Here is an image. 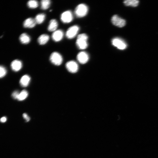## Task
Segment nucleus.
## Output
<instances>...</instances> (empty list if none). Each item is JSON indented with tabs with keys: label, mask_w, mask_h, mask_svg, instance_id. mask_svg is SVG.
<instances>
[{
	"label": "nucleus",
	"mask_w": 158,
	"mask_h": 158,
	"mask_svg": "<svg viewBox=\"0 0 158 158\" xmlns=\"http://www.w3.org/2000/svg\"><path fill=\"white\" fill-rule=\"evenodd\" d=\"M87 39L88 36L85 33L78 35L76 42L77 47L81 49H86L88 46Z\"/></svg>",
	"instance_id": "1"
},
{
	"label": "nucleus",
	"mask_w": 158,
	"mask_h": 158,
	"mask_svg": "<svg viewBox=\"0 0 158 158\" xmlns=\"http://www.w3.org/2000/svg\"><path fill=\"white\" fill-rule=\"evenodd\" d=\"M28 93L26 90H23L20 92L17 99L20 101H23L28 97Z\"/></svg>",
	"instance_id": "19"
},
{
	"label": "nucleus",
	"mask_w": 158,
	"mask_h": 158,
	"mask_svg": "<svg viewBox=\"0 0 158 158\" xmlns=\"http://www.w3.org/2000/svg\"><path fill=\"white\" fill-rule=\"evenodd\" d=\"M79 29V27L77 25H73L70 27L66 32V37L69 39L73 38L77 35Z\"/></svg>",
	"instance_id": "5"
},
{
	"label": "nucleus",
	"mask_w": 158,
	"mask_h": 158,
	"mask_svg": "<svg viewBox=\"0 0 158 158\" xmlns=\"http://www.w3.org/2000/svg\"><path fill=\"white\" fill-rule=\"evenodd\" d=\"M64 33L61 30H56L52 33L51 37L52 40L56 42L60 41L63 38Z\"/></svg>",
	"instance_id": "10"
},
{
	"label": "nucleus",
	"mask_w": 158,
	"mask_h": 158,
	"mask_svg": "<svg viewBox=\"0 0 158 158\" xmlns=\"http://www.w3.org/2000/svg\"><path fill=\"white\" fill-rule=\"evenodd\" d=\"M58 25L57 21L55 19H52L49 21L48 30L50 32H54L56 30Z\"/></svg>",
	"instance_id": "14"
},
{
	"label": "nucleus",
	"mask_w": 158,
	"mask_h": 158,
	"mask_svg": "<svg viewBox=\"0 0 158 158\" xmlns=\"http://www.w3.org/2000/svg\"><path fill=\"white\" fill-rule=\"evenodd\" d=\"M111 43L114 46L119 49L124 50L127 47V45L125 42L118 37H116L112 39Z\"/></svg>",
	"instance_id": "4"
},
{
	"label": "nucleus",
	"mask_w": 158,
	"mask_h": 158,
	"mask_svg": "<svg viewBox=\"0 0 158 158\" xmlns=\"http://www.w3.org/2000/svg\"><path fill=\"white\" fill-rule=\"evenodd\" d=\"M6 120L7 118L6 117H3L0 119V121L2 123H4Z\"/></svg>",
	"instance_id": "25"
},
{
	"label": "nucleus",
	"mask_w": 158,
	"mask_h": 158,
	"mask_svg": "<svg viewBox=\"0 0 158 158\" xmlns=\"http://www.w3.org/2000/svg\"><path fill=\"white\" fill-rule=\"evenodd\" d=\"M60 19L61 21L65 23L71 22L73 19V14L70 11H64L61 15Z\"/></svg>",
	"instance_id": "6"
},
{
	"label": "nucleus",
	"mask_w": 158,
	"mask_h": 158,
	"mask_svg": "<svg viewBox=\"0 0 158 158\" xmlns=\"http://www.w3.org/2000/svg\"><path fill=\"white\" fill-rule=\"evenodd\" d=\"M20 92L18 90L14 91L12 94V97L14 99H17Z\"/></svg>",
	"instance_id": "23"
},
{
	"label": "nucleus",
	"mask_w": 158,
	"mask_h": 158,
	"mask_svg": "<svg viewBox=\"0 0 158 158\" xmlns=\"http://www.w3.org/2000/svg\"><path fill=\"white\" fill-rule=\"evenodd\" d=\"M51 2L50 0H42L41 1V8L43 10H46L49 7Z\"/></svg>",
	"instance_id": "20"
},
{
	"label": "nucleus",
	"mask_w": 158,
	"mask_h": 158,
	"mask_svg": "<svg viewBox=\"0 0 158 158\" xmlns=\"http://www.w3.org/2000/svg\"><path fill=\"white\" fill-rule=\"evenodd\" d=\"M88 11V8L85 4H82L78 5L75 10V16L78 18H81L85 16Z\"/></svg>",
	"instance_id": "2"
},
{
	"label": "nucleus",
	"mask_w": 158,
	"mask_h": 158,
	"mask_svg": "<svg viewBox=\"0 0 158 158\" xmlns=\"http://www.w3.org/2000/svg\"><path fill=\"white\" fill-rule=\"evenodd\" d=\"M66 67L69 72L73 73L77 72L78 69V64L74 61L67 62L66 64Z\"/></svg>",
	"instance_id": "8"
},
{
	"label": "nucleus",
	"mask_w": 158,
	"mask_h": 158,
	"mask_svg": "<svg viewBox=\"0 0 158 158\" xmlns=\"http://www.w3.org/2000/svg\"><path fill=\"white\" fill-rule=\"evenodd\" d=\"M49 59L51 63L56 66L61 65L63 61L61 55L56 51L54 52L51 54Z\"/></svg>",
	"instance_id": "3"
},
{
	"label": "nucleus",
	"mask_w": 158,
	"mask_h": 158,
	"mask_svg": "<svg viewBox=\"0 0 158 158\" xmlns=\"http://www.w3.org/2000/svg\"><path fill=\"white\" fill-rule=\"evenodd\" d=\"M36 24L35 19L29 18L24 20L23 23V26L25 28H32L35 26Z\"/></svg>",
	"instance_id": "12"
},
{
	"label": "nucleus",
	"mask_w": 158,
	"mask_h": 158,
	"mask_svg": "<svg viewBox=\"0 0 158 158\" xmlns=\"http://www.w3.org/2000/svg\"><path fill=\"white\" fill-rule=\"evenodd\" d=\"M45 15L43 13H39L35 16V20L36 23L41 24L44 21L45 18Z\"/></svg>",
	"instance_id": "17"
},
{
	"label": "nucleus",
	"mask_w": 158,
	"mask_h": 158,
	"mask_svg": "<svg viewBox=\"0 0 158 158\" xmlns=\"http://www.w3.org/2000/svg\"><path fill=\"white\" fill-rule=\"evenodd\" d=\"M139 1L137 0H126L123 1L124 4L126 6L136 7L138 4Z\"/></svg>",
	"instance_id": "18"
},
{
	"label": "nucleus",
	"mask_w": 158,
	"mask_h": 158,
	"mask_svg": "<svg viewBox=\"0 0 158 158\" xmlns=\"http://www.w3.org/2000/svg\"><path fill=\"white\" fill-rule=\"evenodd\" d=\"M27 5L28 7L30 8H35L38 6V3L36 0H31L28 2Z\"/></svg>",
	"instance_id": "21"
},
{
	"label": "nucleus",
	"mask_w": 158,
	"mask_h": 158,
	"mask_svg": "<svg viewBox=\"0 0 158 158\" xmlns=\"http://www.w3.org/2000/svg\"><path fill=\"white\" fill-rule=\"evenodd\" d=\"M30 78L29 75H23L20 80V85L24 87L28 86L30 83Z\"/></svg>",
	"instance_id": "13"
},
{
	"label": "nucleus",
	"mask_w": 158,
	"mask_h": 158,
	"mask_svg": "<svg viewBox=\"0 0 158 158\" xmlns=\"http://www.w3.org/2000/svg\"><path fill=\"white\" fill-rule=\"evenodd\" d=\"M11 66L13 71L15 72H17L20 70L22 68V63L20 61L16 59L12 61Z\"/></svg>",
	"instance_id": "11"
},
{
	"label": "nucleus",
	"mask_w": 158,
	"mask_h": 158,
	"mask_svg": "<svg viewBox=\"0 0 158 158\" xmlns=\"http://www.w3.org/2000/svg\"><path fill=\"white\" fill-rule=\"evenodd\" d=\"M7 71L6 68L3 66H0V78L4 77Z\"/></svg>",
	"instance_id": "22"
},
{
	"label": "nucleus",
	"mask_w": 158,
	"mask_h": 158,
	"mask_svg": "<svg viewBox=\"0 0 158 158\" xmlns=\"http://www.w3.org/2000/svg\"><path fill=\"white\" fill-rule=\"evenodd\" d=\"M19 40L22 43L27 44L30 42L31 39L30 36L24 33L22 34L20 36Z\"/></svg>",
	"instance_id": "16"
},
{
	"label": "nucleus",
	"mask_w": 158,
	"mask_h": 158,
	"mask_svg": "<svg viewBox=\"0 0 158 158\" xmlns=\"http://www.w3.org/2000/svg\"><path fill=\"white\" fill-rule=\"evenodd\" d=\"M23 118L25 120L26 122L29 121L30 119V117L26 113H24L23 115Z\"/></svg>",
	"instance_id": "24"
},
{
	"label": "nucleus",
	"mask_w": 158,
	"mask_h": 158,
	"mask_svg": "<svg viewBox=\"0 0 158 158\" xmlns=\"http://www.w3.org/2000/svg\"><path fill=\"white\" fill-rule=\"evenodd\" d=\"M111 21L114 25L120 28L123 27L126 24L125 20L116 15L112 17Z\"/></svg>",
	"instance_id": "7"
},
{
	"label": "nucleus",
	"mask_w": 158,
	"mask_h": 158,
	"mask_svg": "<svg viewBox=\"0 0 158 158\" xmlns=\"http://www.w3.org/2000/svg\"><path fill=\"white\" fill-rule=\"evenodd\" d=\"M49 37L48 35L43 34L40 36L37 39V42L41 45L45 44L49 40Z\"/></svg>",
	"instance_id": "15"
},
{
	"label": "nucleus",
	"mask_w": 158,
	"mask_h": 158,
	"mask_svg": "<svg viewBox=\"0 0 158 158\" xmlns=\"http://www.w3.org/2000/svg\"><path fill=\"white\" fill-rule=\"evenodd\" d=\"M77 59L80 63L83 64L86 63L88 61L89 57L86 52L81 51L78 53L77 56Z\"/></svg>",
	"instance_id": "9"
}]
</instances>
